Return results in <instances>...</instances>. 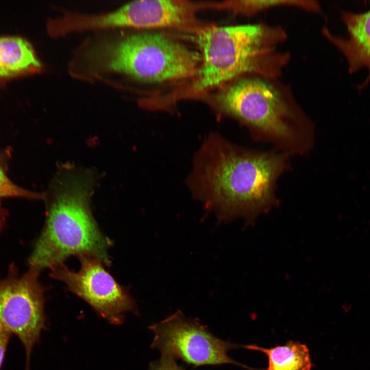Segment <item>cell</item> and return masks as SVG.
<instances>
[{"mask_svg":"<svg viewBox=\"0 0 370 370\" xmlns=\"http://www.w3.org/2000/svg\"><path fill=\"white\" fill-rule=\"evenodd\" d=\"M288 157L244 147L211 133L194 158L187 185L219 222L241 218L251 224L276 206V183Z\"/></svg>","mask_w":370,"mask_h":370,"instance_id":"6da1fadb","label":"cell"},{"mask_svg":"<svg viewBox=\"0 0 370 370\" xmlns=\"http://www.w3.org/2000/svg\"><path fill=\"white\" fill-rule=\"evenodd\" d=\"M95 182L88 170L71 164L59 168L50 187L45 224L29 258L30 267L40 271L83 255L110 265L111 241L101 233L90 208Z\"/></svg>","mask_w":370,"mask_h":370,"instance_id":"7a4b0ae2","label":"cell"},{"mask_svg":"<svg viewBox=\"0 0 370 370\" xmlns=\"http://www.w3.org/2000/svg\"><path fill=\"white\" fill-rule=\"evenodd\" d=\"M286 37L282 28L261 24L201 30L196 41L201 62L193 91L202 92L245 73L278 77L289 59L276 49Z\"/></svg>","mask_w":370,"mask_h":370,"instance_id":"3957f363","label":"cell"},{"mask_svg":"<svg viewBox=\"0 0 370 370\" xmlns=\"http://www.w3.org/2000/svg\"><path fill=\"white\" fill-rule=\"evenodd\" d=\"M217 103L255 139L289 156L305 154L312 148V122L270 83L258 78L238 79L218 95Z\"/></svg>","mask_w":370,"mask_h":370,"instance_id":"277c9868","label":"cell"},{"mask_svg":"<svg viewBox=\"0 0 370 370\" xmlns=\"http://www.w3.org/2000/svg\"><path fill=\"white\" fill-rule=\"evenodd\" d=\"M89 74L116 72L146 82L196 76L201 55L165 35L139 32L105 40L84 54Z\"/></svg>","mask_w":370,"mask_h":370,"instance_id":"5b68a950","label":"cell"},{"mask_svg":"<svg viewBox=\"0 0 370 370\" xmlns=\"http://www.w3.org/2000/svg\"><path fill=\"white\" fill-rule=\"evenodd\" d=\"M154 337L151 344L161 356L180 359L195 366L233 364L252 369L231 359L228 351L239 345L214 336L197 320L187 318L177 311L150 327Z\"/></svg>","mask_w":370,"mask_h":370,"instance_id":"8992f818","label":"cell"},{"mask_svg":"<svg viewBox=\"0 0 370 370\" xmlns=\"http://www.w3.org/2000/svg\"><path fill=\"white\" fill-rule=\"evenodd\" d=\"M39 272L30 267L22 275L12 272L0 278V324L23 345L25 370H29L32 348L45 327L44 291Z\"/></svg>","mask_w":370,"mask_h":370,"instance_id":"52a82bcc","label":"cell"},{"mask_svg":"<svg viewBox=\"0 0 370 370\" xmlns=\"http://www.w3.org/2000/svg\"><path fill=\"white\" fill-rule=\"evenodd\" d=\"M78 257L81 264L78 271L71 270L61 263L50 268V275L64 283L70 291L110 323L120 324L125 312H135V301L127 289L105 270L100 261L88 255Z\"/></svg>","mask_w":370,"mask_h":370,"instance_id":"ba28073f","label":"cell"},{"mask_svg":"<svg viewBox=\"0 0 370 370\" xmlns=\"http://www.w3.org/2000/svg\"><path fill=\"white\" fill-rule=\"evenodd\" d=\"M342 18L347 28V38L334 35L326 28L323 33L344 55L350 73L364 68L368 70L365 85L370 80V8L361 13L343 12Z\"/></svg>","mask_w":370,"mask_h":370,"instance_id":"9c48e42d","label":"cell"},{"mask_svg":"<svg viewBox=\"0 0 370 370\" xmlns=\"http://www.w3.org/2000/svg\"><path fill=\"white\" fill-rule=\"evenodd\" d=\"M42 70V64L28 41L20 36H0V84Z\"/></svg>","mask_w":370,"mask_h":370,"instance_id":"30bf717a","label":"cell"},{"mask_svg":"<svg viewBox=\"0 0 370 370\" xmlns=\"http://www.w3.org/2000/svg\"><path fill=\"white\" fill-rule=\"evenodd\" d=\"M243 347L267 355L268 365L264 370H311L309 349L306 345L298 341H289L284 345L270 348L255 345Z\"/></svg>","mask_w":370,"mask_h":370,"instance_id":"8fae6325","label":"cell"},{"mask_svg":"<svg viewBox=\"0 0 370 370\" xmlns=\"http://www.w3.org/2000/svg\"><path fill=\"white\" fill-rule=\"evenodd\" d=\"M225 7L238 13L252 15L268 8L291 6L318 11L319 4L314 1H239L229 2L225 4Z\"/></svg>","mask_w":370,"mask_h":370,"instance_id":"7c38bea8","label":"cell"},{"mask_svg":"<svg viewBox=\"0 0 370 370\" xmlns=\"http://www.w3.org/2000/svg\"><path fill=\"white\" fill-rule=\"evenodd\" d=\"M19 197L29 199H43L44 194L30 191L13 183L7 177L0 164V198Z\"/></svg>","mask_w":370,"mask_h":370,"instance_id":"4fadbf2b","label":"cell"},{"mask_svg":"<svg viewBox=\"0 0 370 370\" xmlns=\"http://www.w3.org/2000/svg\"><path fill=\"white\" fill-rule=\"evenodd\" d=\"M149 370H184L171 357L161 356V358L150 365Z\"/></svg>","mask_w":370,"mask_h":370,"instance_id":"5bb4252c","label":"cell"},{"mask_svg":"<svg viewBox=\"0 0 370 370\" xmlns=\"http://www.w3.org/2000/svg\"><path fill=\"white\" fill-rule=\"evenodd\" d=\"M11 335L0 324V369Z\"/></svg>","mask_w":370,"mask_h":370,"instance_id":"9a60e30c","label":"cell"},{"mask_svg":"<svg viewBox=\"0 0 370 370\" xmlns=\"http://www.w3.org/2000/svg\"><path fill=\"white\" fill-rule=\"evenodd\" d=\"M4 224V219L2 214L0 212V230L2 228Z\"/></svg>","mask_w":370,"mask_h":370,"instance_id":"2e32d148","label":"cell"}]
</instances>
